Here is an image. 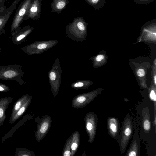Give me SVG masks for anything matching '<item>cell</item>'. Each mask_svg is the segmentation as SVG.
<instances>
[{
    "mask_svg": "<svg viewBox=\"0 0 156 156\" xmlns=\"http://www.w3.org/2000/svg\"><path fill=\"white\" fill-rule=\"evenodd\" d=\"M66 36L75 42H82L86 40L87 35V23L82 17L74 18L69 23L65 29Z\"/></svg>",
    "mask_w": 156,
    "mask_h": 156,
    "instance_id": "cell-1",
    "label": "cell"
},
{
    "mask_svg": "<svg viewBox=\"0 0 156 156\" xmlns=\"http://www.w3.org/2000/svg\"><path fill=\"white\" fill-rule=\"evenodd\" d=\"M134 129V124L132 117L127 113L123 120L119 138L117 140L122 154L125 152L132 138Z\"/></svg>",
    "mask_w": 156,
    "mask_h": 156,
    "instance_id": "cell-2",
    "label": "cell"
},
{
    "mask_svg": "<svg viewBox=\"0 0 156 156\" xmlns=\"http://www.w3.org/2000/svg\"><path fill=\"white\" fill-rule=\"evenodd\" d=\"M21 64H12L0 66V80H14L20 84L25 83L22 78L24 73L21 69Z\"/></svg>",
    "mask_w": 156,
    "mask_h": 156,
    "instance_id": "cell-3",
    "label": "cell"
},
{
    "mask_svg": "<svg viewBox=\"0 0 156 156\" xmlns=\"http://www.w3.org/2000/svg\"><path fill=\"white\" fill-rule=\"evenodd\" d=\"M58 43L56 40L37 41L21 48L25 54L29 55H38L52 48Z\"/></svg>",
    "mask_w": 156,
    "mask_h": 156,
    "instance_id": "cell-4",
    "label": "cell"
},
{
    "mask_svg": "<svg viewBox=\"0 0 156 156\" xmlns=\"http://www.w3.org/2000/svg\"><path fill=\"white\" fill-rule=\"evenodd\" d=\"M32 0H24L20 4L15 14L11 27V33L20 28L24 21Z\"/></svg>",
    "mask_w": 156,
    "mask_h": 156,
    "instance_id": "cell-5",
    "label": "cell"
},
{
    "mask_svg": "<svg viewBox=\"0 0 156 156\" xmlns=\"http://www.w3.org/2000/svg\"><path fill=\"white\" fill-rule=\"evenodd\" d=\"M62 69L59 60L56 58L51 70L49 72V82L53 94L58 93L60 84Z\"/></svg>",
    "mask_w": 156,
    "mask_h": 156,
    "instance_id": "cell-6",
    "label": "cell"
},
{
    "mask_svg": "<svg viewBox=\"0 0 156 156\" xmlns=\"http://www.w3.org/2000/svg\"><path fill=\"white\" fill-rule=\"evenodd\" d=\"M104 89L99 88L76 96L73 99L72 106L76 108H83L92 101Z\"/></svg>",
    "mask_w": 156,
    "mask_h": 156,
    "instance_id": "cell-7",
    "label": "cell"
},
{
    "mask_svg": "<svg viewBox=\"0 0 156 156\" xmlns=\"http://www.w3.org/2000/svg\"><path fill=\"white\" fill-rule=\"evenodd\" d=\"M84 120L86 131L89 136L88 142L92 143L96 136L98 116L94 113L90 112L85 115Z\"/></svg>",
    "mask_w": 156,
    "mask_h": 156,
    "instance_id": "cell-8",
    "label": "cell"
},
{
    "mask_svg": "<svg viewBox=\"0 0 156 156\" xmlns=\"http://www.w3.org/2000/svg\"><path fill=\"white\" fill-rule=\"evenodd\" d=\"M131 111L132 118L134 126V133L129 147L126 156H139L140 155V139L138 134V129L135 117Z\"/></svg>",
    "mask_w": 156,
    "mask_h": 156,
    "instance_id": "cell-9",
    "label": "cell"
},
{
    "mask_svg": "<svg viewBox=\"0 0 156 156\" xmlns=\"http://www.w3.org/2000/svg\"><path fill=\"white\" fill-rule=\"evenodd\" d=\"M34 27L29 25L20 27L11 33L12 41L14 44L19 45L24 42L27 36L33 30Z\"/></svg>",
    "mask_w": 156,
    "mask_h": 156,
    "instance_id": "cell-10",
    "label": "cell"
},
{
    "mask_svg": "<svg viewBox=\"0 0 156 156\" xmlns=\"http://www.w3.org/2000/svg\"><path fill=\"white\" fill-rule=\"evenodd\" d=\"M107 128L110 136L117 140L120 130V124L118 118L114 117H109L107 121Z\"/></svg>",
    "mask_w": 156,
    "mask_h": 156,
    "instance_id": "cell-11",
    "label": "cell"
},
{
    "mask_svg": "<svg viewBox=\"0 0 156 156\" xmlns=\"http://www.w3.org/2000/svg\"><path fill=\"white\" fill-rule=\"evenodd\" d=\"M41 9V0H32L24 20L30 19L37 20L40 18Z\"/></svg>",
    "mask_w": 156,
    "mask_h": 156,
    "instance_id": "cell-12",
    "label": "cell"
},
{
    "mask_svg": "<svg viewBox=\"0 0 156 156\" xmlns=\"http://www.w3.org/2000/svg\"><path fill=\"white\" fill-rule=\"evenodd\" d=\"M20 0H15L12 4L8 8L7 11L0 16V36L5 34L6 30L4 28L10 17Z\"/></svg>",
    "mask_w": 156,
    "mask_h": 156,
    "instance_id": "cell-13",
    "label": "cell"
},
{
    "mask_svg": "<svg viewBox=\"0 0 156 156\" xmlns=\"http://www.w3.org/2000/svg\"><path fill=\"white\" fill-rule=\"evenodd\" d=\"M141 124L144 132L146 133H149L151 129V123L150 113L147 107L144 108L141 112Z\"/></svg>",
    "mask_w": 156,
    "mask_h": 156,
    "instance_id": "cell-14",
    "label": "cell"
},
{
    "mask_svg": "<svg viewBox=\"0 0 156 156\" xmlns=\"http://www.w3.org/2000/svg\"><path fill=\"white\" fill-rule=\"evenodd\" d=\"M90 59L92 61L93 67L98 68L101 67L106 63L108 56L106 52L102 50L96 55L91 57Z\"/></svg>",
    "mask_w": 156,
    "mask_h": 156,
    "instance_id": "cell-15",
    "label": "cell"
},
{
    "mask_svg": "<svg viewBox=\"0 0 156 156\" xmlns=\"http://www.w3.org/2000/svg\"><path fill=\"white\" fill-rule=\"evenodd\" d=\"M68 0H52L51 4V13L59 14L69 3Z\"/></svg>",
    "mask_w": 156,
    "mask_h": 156,
    "instance_id": "cell-16",
    "label": "cell"
},
{
    "mask_svg": "<svg viewBox=\"0 0 156 156\" xmlns=\"http://www.w3.org/2000/svg\"><path fill=\"white\" fill-rule=\"evenodd\" d=\"M135 74L140 82L142 87L144 88H148L146 83V67H144L143 65H139V66L136 67L135 69Z\"/></svg>",
    "mask_w": 156,
    "mask_h": 156,
    "instance_id": "cell-17",
    "label": "cell"
},
{
    "mask_svg": "<svg viewBox=\"0 0 156 156\" xmlns=\"http://www.w3.org/2000/svg\"><path fill=\"white\" fill-rule=\"evenodd\" d=\"M73 134L71 143V156L74 155L78 149L80 143V136L78 132L76 131Z\"/></svg>",
    "mask_w": 156,
    "mask_h": 156,
    "instance_id": "cell-18",
    "label": "cell"
},
{
    "mask_svg": "<svg viewBox=\"0 0 156 156\" xmlns=\"http://www.w3.org/2000/svg\"><path fill=\"white\" fill-rule=\"evenodd\" d=\"M93 83L90 80H83L76 81L72 84L71 87L76 89H80L88 88Z\"/></svg>",
    "mask_w": 156,
    "mask_h": 156,
    "instance_id": "cell-19",
    "label": "cell"
},
{
    "mask_svg": "<svg viewBox=\"0 0 156 156\" xmlns=\"http://www.w3.org/2000/svg\"><path fill=\"white\" fill-rule=\"evenodd\" d=\"M156 86L151 81V83L148 88L149 90V96L151 100L154 103V121H156Z\"/></svg>",
    "mask_w": 156,
    "mask_h": 156,
    "instance_id": "cell-20",
    "label": "cell"
},
{
    "mask_svg": "<svg viewBox=\"0 0 156 156\" xmlns=\"http://www.w3.org/2000/svg\"><path fill=\"white\" fill-rule=\"evenodd\" d=\"M49 126V122L47 121L43 122L39 128V134H41V136H43L47 132Z\"/></svg>",
    "mask_w": 156,
    "mask_h": 156,
    "instance_id": "cell-21",
    "label": "cell"
},
{
    "mask_svg": "<svg viewBox=\"0 0 156 156\" xmlns=\"http://www.w3.org/2000/svg\"><path fill=\"white\" fill-rule=\"evenodd\" d=\"M72 136L69 137L67 141L63 151L64 156H70L71 155V143Z\"/></svg>",
    "mask_w": 156,
    "mask_h": 156,
    "instance_id": "cell-22",
    "label": "cell"
},
{
    "mask_svg": "<svg viewBox=\"0 0 156 156\" xmlns=\"http://www.w3.org/2000/svg\"><path fill=\"white\" fill-rule=\"evenodd\" d=\"M151 81L156 86V58L154 59L152 66V71L151 72Z\"/></svg>",
    "mask_w": 156,
    "mask_h": 156,
    "instance_id": "cell-23",
    "label": "cell"
},
{
    "mask_svg": "<svg viewBox=\"0 0 156 156\" xmlns=\"http://www.w3.org/2000/svg\"><path fill=\"white\" fill-rule=\"evenodd\" d=\"M8 8L4 5H2L0 6V16L5 13L7 10Z\"/></svg>",
    "mask_w": 156,
    "mask_h": 156,
    "instance_id": "cell-24",
    "label": "cell"
},
{
    "mask_svg": "<svg viewBox=\"0 0 156 156\" xmlns=\"http://www.w3.org/2000/svg\"><path fill=\"white\" fill-rule=\"evenodd\" d=\"M8 87L5 85L0 84V91H3L5 90V89L7 88Z\"/></svg>",
    "mask_w": 156,
    "mask_h": 156,
    "instance_id": "cell-25",
    "label": "cell"
},
{
    "mask_svg": "<svg viewBox=\"0 0 156 156\" xmlns=\"http://www.w3.org/2000/svg\"><path fill=\"white\" fill-rule=\"evenodd\" d=\"M25 110V108L24 107H22L19 111L17 113L18 115H22L24 112Z\"/></svg>",
    "mask_w": 156,
    "mask_h": 156,
    "instance_id": "cell-26",
    "label": "cell"
},
{
    "mask_svg": "<svg viewBox=\"0 0 156 156\" xmlns=\"http://www.w3.org/2000/svg\"><path fill=\"white\" fill-rule=\"evenodd\" d=\"M21 105V102L19 101V102H17L15 106V107H14L15 109L16 110H19L20 109V108Z\"/></svg>",
    "mask_w": 156,
    "mask_h": 156,
    "instance_id": "cell-27",
    "label": "cell"
},
{
    "mask_svg": "<svg viewBox=\"0 0 156 156\" xmlns=\"http://www.w3.org/2000/svg\"><path fill=\"white\" fill-rule=\"evenodd\" d=\"M3 114V111L2 109L0 108V118L2 117Z\"/></svg>",
    "mask_w": 156,
    "mask_h": 156,
    "instance_id": "cell-28",
    "label": "cell"
},
{
    "mask_svg": "<svg viewBox=\"0 0 156 156\" xmlns=\"http://www.w3.org/2000/svg\"><path fill=\"white\" fill-rule=\"evenodd\" d=\"M8 0H0V3H4V2Z\"/></svg>",
    "mask_w": 156,
    "mask_h": 156,
    "instance_id": "cell-29",
    "label": "cell"
},
{
    "mask_svg": "<svg viewBox=\"0 0 156 156\" xmlns=\"http://www.w3.org/2000/svg\"><path fill=\"white\" fill-rule=\"evenodd\" d=\"M3 4H4V3H0V6L2 5H3Z\"/></svg>",
    "mask_w": 156,
    "mask_h": 156,
    "instance_id": "cell-30",
    "label": "cell"
},
{
    "mask_svg": "<svg viewBox=\"0 0 156 156\" xmlns=\"http://www.w3.org/2000/svg\"><path fill=\"white\" fill-rule=\"evenodd\" d=\"M1 47H0V54L1 52Z\"/></svg>",
    "mask_w": 156,
    "mask_h": 156,
    "instance_id": "cell-31",
    "label": "cell"
}]
</instances>
